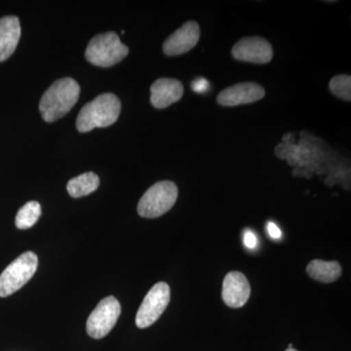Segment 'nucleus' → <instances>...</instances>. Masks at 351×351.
Wrapping results in <instances>:
<instances>
[{
    "instance_id": "1",
    "label": "nucleus",
    "mask_w": 351,
    "mask_h": 351,
    "mask_svg": "<svg viewBox=\"0 0 351 351\" xmlns=\"http://www.w3.org/2000/svg\"><path fill=\"white\" fill-rule=\"evenodd\" d=\"M80 87L71 77L53 83L41 98L39 110L46 122H54L63 117L80 99Z\"/></svg>"
},
{
    "instance_id": "2",
    "label": "nucleus",
    "mask_w": 351,
    "mask_h": 351,
    "mask_svg": "<svg viewBox=\"0 0 351 351\" xmlns=\"http://www.w3.org/2000/svg\"><path fill=\"white\" fill-rule=\"evenodd\" d=\"M121 103L114 94L106 93L86 104L76 119L77 130L86 133L96 128H105L119 119Z\"/></svg>"
},
{
    "instance_id": "3",
    "label": "nucleus",
    "mask_w": 351,
    "mask_h": 351,
    "mask_svg": "<svg viewBox=\"0 0 351 351\" xmlns=\"http://www.w3.org/2000/svg\"><path fill=\"white\" fill-rule=\"evenodd\" d=\"M128 54V47L121 43L119 36L115 32H108L91 39L85 57L94 66L110 68L119 64Z\"/></svg>"
},
{
    "instance_id": "4",
    "label": "nucleus",
    "mask_w": 351,
    "mask_h": 351,
    "mask_svg": "<svg viewBox=\"0 0 351 351\" xmlns=\"http://www.w3.org/2000/svg\"><path fill=\"white\" fill-rule=\"evenodd\" d=\"M177 198L178 188L174 182H156L145 191L138 201V213L143 218H158L174 206Z\"/></svg>"
},
{
    "instance_id": "5",
    "label": "nucleus",
    "mask_w": 351,
    "mask_h": 351,
    "mask_svg": "<svg viewBox=\"0 0 351 351\" xmlns=\"http://www.w3.org/2000/svg\"><path fill=\"white\" fill-rule=\"evenodd\" d=\"M38 267V258L34 252H25L13 261L0 274V297L14 294L25 285Z\"/></svg>"
},
{
    "instance_id": "6",
    "label": "nucleus",
    "mask_w": 351,
    "mask_h": 351,
    "mask_svg": "<svg viewBox=\"0 0 351 351\" xmlns=\"http://www.w3.org/2000/svg\"><path fill=\"white\" fill-rule=\"evenodd\" d=\"M121 313L119 302L112 295L105 298L99 302L96 308L88 317L86 329L88 335L93 339H101L112 331Z\"/></svg>"
},
{
    "instance_id": "7",
    "label": "nucleus",
    "mask_w": 351,
    "mask_h": 351,
    "mask_svg": "<svg viewBox=\"0 0 351 351\" xmlns=\"http://www.w3.org/2000/svg\"><path fill=\"white\" fill-rule=\"evenodd\" d=\"M170 302V287L167 283L156 284L145 295L136 315V325L141 329L152 326L162 315Z\"/></svg>"
},
{
    "instance_id": "8",
    "label": "nucleus",
    "mask_w": 351,
    "mask_h": 351,
    "mask_svg": "<svg viewBox=\"0 0 351 351\" xmlns=\"http://www.w3.org/2000/svg\"><path fill=\"white\" fill-rule=\"evenodd\" d=\"M232 56L239 61L254 64H267L274 57V50L269 41L260 36L240 39L232 48Z\"/></svg>"
},
{
    "instance_id": "9",
    "label": "nucleus",
    "mask_w": 351,
    "mask_h": 351,
    "mask_svg": "<svg viewBox=\"0 0 351 351\" xmlns=\"http://www.w3.org/2000/svg\"><path fill=\"white\" fill-rule=\"evenodd\" d=\"M200 38V27L195 21L182 25L171 34L163 44V51L167 56H179L195 47Z\"/></svg>"
},
{
    "instance_id": "10",
    "label": "nucleus",
    "mask_w": 351,
    "mask_h": 351,
    "mask_svg": "<svg viewBox=\"0 0 351 351\" xmlns=\"http://www.w3.org/2000/svg\"><path fill=\"white\" fill-rule=\"evenodd\" d=\"M265 94V88L258 83L242 82L223 90L219 94L218 103L223 107H237L262 100Z\"/></svg>"
},
{
    "instance_id": "11",
    "label": "nucleus",
    "mask_w": 351,
    "mask_h": 351,
    "mask_svg": "<svg viewBox=\"0 0 351 351\" xmlns=\"http://www.w3.org/2000/svg\"><path fill=\"white\" fill-rule=\"evenodd\" d=\"M251 295V287L246 276L239 271L226 274L223 283V302L232 308H239L246 304Z\"/></svg>"
},
{
    "instance_id": "12",
    "label": "nucleus",
    "mask_w": 351,
    "mask_h": 351,
    "mask_svg": "<svg viewBox=\"0 0 351 351\" xmlns=\"http://www.w3.org/2000/svg\"><path fill=\"white\" fill-rule=\"evenodd\" d=\"M151 101L156 108L169 107L184 95L182 82L172 78H159L151 87Z\"/></svg>"
},
{
    "instance_id": "13",
    "label": "nucleus",
    "mask_w": 351,
    "mask_h": 351,
    "mask_svg": "<svg viewBox=\"0 0 351 351\" xmlns=\"http://www.w3.org/2000/svg\"><path fill=\"white\" fill-rule=\"evenodd\" d=\"M21 38L20 21L15 16L0 19V62L6 61L17 48Z\"/></svg>"
},
{
    "instance_id": "14",
    "label": "nucleus",
    "mask_w": 351,
    "mask_h": 351,
    "mask_svg": "<svg viewBox=\"0 0 351 351\" xmlns=\"http://www.w3.org/2000/svg\"><path fill=\"white\" fill-rule=\"evenodd\" d=\"M306 271L314 280L332 283L341 277V267L336 261L325 262L322 260H313L307 265Z\"/></svg>"
},
{
    "instance_id": "15",
    "label": "nucleus",
    "mask_w": 351,
    "mask_h": 351,
    "mask_svg": "<svg viewBox=\"0 0 351 351\" xmlns=\"http://www.w3.org/2000/svg\"><path fill=\"white\" fill-rule=\"evenodd\" d=\"M100 186V179L93 172H87L84 174L73 178L68 182L66 189L71 197L80 198L83 196L91 195Z\"/></svg>"
},
{
    "instance_id": "16",
    "label": "nucleus",
    "mask_w": 351,
    "mask_h": 351,
    "mask_svg": "<svg viewBox=\"0 0 351 351\" xmlns=\"http://www.w3.org/2000/svg\"><path fill=\"white\" fill-rule=\"evenodd\" d=\"M41 216V206L38 201H29L24 205L16 216L15 223L19 230H29L36 225Z\"/></svg>"
},
{
    "instance_id": "17",
    "label": "nucleus",
    "mask_w": 351,
    "mask_h": 351,
    "mask_svg": "<svg viewBox=\"0 0 351 351\" xmlns=\"http://www.w3.org/2000/svg\"><path fill=\"white\" fill-rule=\"evenodd\" d=\"M330 90L339 99L351 101V77L350 75H339L335 76L330 82Z\"/></svg>"
},
{
    "instance_id": "18",
    "label": "nucleus",
    "mask_w": 351,
    "mask_h": 351,
    "mask_svg": "<svg viewBox=\"0 0 351 351\" xmlns=\"http://www.w3.org/2000/svg\"><path fill=\"white\" fill-rule=\"evenodd\" d=\"M208 87H209V82L202 77L197 78L191 83V88L196 93H203V92L206 91Z\"/></svg>"
},
{
    "instance_id": "19",
    "label": "nucleus",
    "mask_w": 351,
    "mask_h": 351,
    "mask_svg": "<svg viewBox=\"0 0 351 351\" xmlns=\"http://www.w3.org/2000/svg\"><path fill=\"white\" fill-rule=\"evenodd\" d=\"M244 244L247 248L254 249L257 246V237L250 230H247L244 234Z\"/></svg>"
},
{
    "instance_id": "20",
    "label": "nucleus",
    "mask_w": 351,
    "mask_h": 351,
    "mask_svg": "<svg viewBox=\"0 0 351 351\" xmlns=\"http://www.w3.org/2000/svg\"><path fill=\"white\" fill-rule=\"evenodd\" d=\"M267 232H269V235L272 239H279L282 237V232H281L280 228H279L276 223H272V221H269V223H267Z\"/></svg>"
},
{
    "instance_id": "21",
    "label": "nucleus",
    "mask_w": 351,
    "mask_h": 351,
    "mask_svg": "<svg viewBox=\"0 0 351 351\" xmlns=\"http://www.w3.org/2000/svg\"><path fill=\"white\" fill-rule=\"evenodd\" d=\"M285 351H297V350H294V348H288V350H285Z\"/></svg>"
},
{
    "instance_id": "22",
    "label": "nucleus",
    "mask_w": 351,
    "mask_h": 351,
    "mask_svg": "<svg viewBox=\"0 0 351 351\" xmlns=\"http://www.w3.org/2000/svg\"><path fill=\"white\" fill-rule=\"evenodd\" d=\"M288 348H293V345L292 343H290V345L288 346Z\"/></svg>"
}]
</instances>
